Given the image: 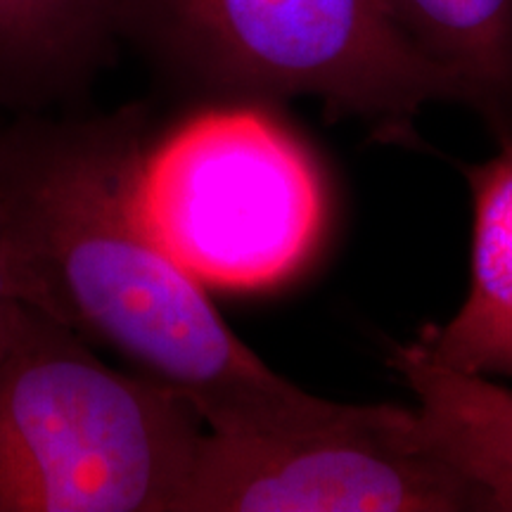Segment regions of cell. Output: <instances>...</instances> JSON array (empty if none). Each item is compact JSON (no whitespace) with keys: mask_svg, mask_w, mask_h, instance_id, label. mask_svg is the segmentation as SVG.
Listing matches in <instances>:
<instances>
[{"mask_svg":"<svg viewBox=\"0 0 512 512\" xmlns=\"http://www.w3.org/2000/svg\"><path fill=\"white\" fill-rule=\"evenodd\" d=\"M150 107L0 121V185L24 299L140 375L181 392L207 430H283L335 415L266 366L164 245L143 202Z\"/></svg>","mask_w":512,"mask_h":512,"instance_id":"6da1fadb","label":"cell"},{"mask_svg":"<svg viewBox=\"0 0 512 512\" xmlns=\"http://www.w3.org/2000/svg\"><path fill=\"white\" fill-rule=\"evenodd\" d=\"M114 29L185 110L309 98L384 145L420 147V114L460 105L384 0H114Z\"/></svg>","mask_w":512,"mask_h":512,"instance_id":"7a4b0ae2","label":"cell"},{"mask_svg":"<svg viewBox=\"0 0 512 512\" xmlns=\"http://www.w3.org/2000/svg\"><path fill=\"white\" fill-rule=\"evenodd\" d=\"M207 425L38 309L0 344V512H178Z\"/></svg>","mask_w":512,"mask_h":512,"instance_id":"3957f363","label":"cell"},{"mask_svg":"<svg viewBox=\"0 0 512 512\" xmlns=\"http://www.w3.org/2000/svg\"><path fill=\"white\" fill-rule=\"evenodd\" d=\"M143 202L164 245L204 285L266 290L316 252L328 195L273 105L192 107L155 136Z\"/></svg>","mask_w":512,"mask_h":512,"instance_id":"277c9868","label":"cell"},{"mask_svg":"<svg viewBox=\"0 0 512 512\" xmlns=\"http://www.w3.org/2000/svg\"><path fill=\"white\" fill-rule=\"evenodd\" d=\"M178 512H479L418 408L344 403L283 430H204Z\"/></svg>","mask_w":512,"mask_h":512,"instance_id":"5b68a950","label":"cell"},{"mask_svg":"<svg viewBox=\"0 0 512 512\" xmlns=\"http://www.w3.org/2000/svg\"><path fill=\"white\" fill-rule=\"evenodd\" d=\"M458 169L472 197L470 287L460 309L422 325L413 344L446 368L512 380V140Z\"/></svg>","mask_w":512,"mask_h":512,"instance_id":"8992f818","label":"cell"},{"mask_svg":"<svg viewBox=\"0 0 512 512\" xmlns=\"http://www.w3.org/2000/svg\"><path fill=\"white\" fill-rule=\"evenodd\" d=\"M117 46L114 0H0V114L74 105Z\"/></svg>","mask_w":512,"mask_h":512,"instance_id":"52a82bcc","label":"cell"},{"mask_svg":"<svg viewBox=\"0 0 512 512\" xmlns=\"http://www.w3.org/2000/svg\"><path fill=\"white\" fill-rule=\"evenodd\" d=\"M389 368L408 384L427 444L479 498V512H512V387L434 363L413 339L392 344Z\"/></svg>","mask_w":512,"mask_h":512,"instance_id":"ba28073f","label":"cell"},{"mask_svg":"<svg viewBox=\"0 0 512 512\" xmlns=\"http://www.w3.org/2000/svg\"><path fill=\"white\" fill-rule=\"evenodd\" d=\"M498 143L512 140V0H384Z\"/></svg>","mask_w":512,"mask_h":512,"instance_id":"9c48e42d","label":"cell"},{"mask_svg":"<svg viewBox=\"0 0 512 512\" xmlns=\"http://www.w3.org/2000/svg\"><path fill=\"white\" fill-rule=\"evenodd\" d=\"M0 121H3V114H0ZM24 309H27V299H24L22 280H19L15 256H12L8 223H5L3 185H0V344L8 339Z\"/></svg>","mask_w":512,"mask_h":512,"instance_id":"30bf717a","label":"cell"}]
</instances>
